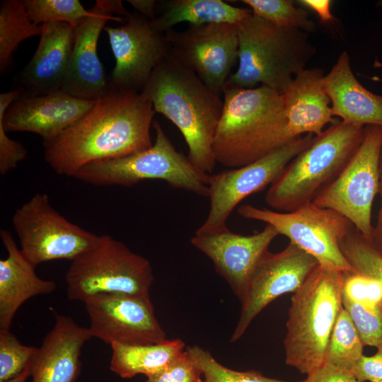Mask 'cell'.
<instances>
[{"mask_svg": "<svg viewBox=\"0 0 382 382\" xmlns=\"http://www.w3.org/2000/svg\"><path fill=\"white\" fill-rule=\"evenodd\" d=\"M155 113L143 93L110 88L79 120L42 141L44 158L57 174L73 177L88 163L148 149Z\"/></svg>", "mask_w": 382, "mask_h": 382, "instance_id": "cell-1", "label": "cell"}, {"mask_svg": "<svg viewBox=\"0 0 382 382\" xmlns=\"http://www.w3.org/2000/svg\"><path fill=\"white\" fill-rule=\"evenodd\" d=\"M141 93L155 112L180 130L190 161L202 172L212 173L216 163L213 141L224 107L221 96L170 52L154 69Z\"/></svg>", "mask_w": 382, "mask_h": 382, "instance_id": "cell-2", "label": "cell"}, {"mask_svg": "<svg viewBox=\"0 0 382 382\" xmlns=\"http://www.w3.org/2000/svg\"><path fill=\"white\" fill-rule=\"evenodd\" d=\"M213 141L216 161L231 168L251 163L291 141L282 93L260 86L226 85Z\"/></svg>", "mask_w": 382, "mask_h": 382, "instance_id": "cell-3", "label": "cell"}, {"mask_svg": "<svg viewBox=\"0 0 382 382\" xmlns=\"http://www.w3.org/2000/svg\"><path fill=\"white\" fill-rule=\"evenodd\" d=\"M237 25L238 67L226 85L250 88L260 84L283 93L316 52L303 30L253 13Z\"/></svg>", "mask_w": 382, "mask_h": 382, "instance_id": "cell-4", "label": "cell"}, {"mask_svg": "<svg viewBox=\"0 0 382 382\" xmlns=\"http://www.w3.org/2000/svg\"><path fill=\"white\" fill-rule=\"evenodd\" d=\"M342 282V272L318 265L291 296L285 361L303 374L325 363L330 336L343 307Z\"/></svg>", "mask_w": 382, "mask_h": 382, "instance_id": "cell-5", "label": "cell"}, {"mask_svg": "<svg viewBox=\"0 0 382 382\" xmlns=\"http://www.w3.org/2000/svg\"><path fill=\"white\" fill-rule=\"evenodd\" d=\"M364 128L339 120L315 136L270 185L266 204L274 211L291 212L312 202L351 158L362 141Z\"/></svg>", "mask_w": 382, "mask_h": 382, "instance_id": "cell-6", "label": "cell"}, {"mask_svg": "<svg viewBox=\"0 0 382 382\" xmlns=\"http://www.w3.org/2000/svg\"><path fill=\"white\" fill-rule=\"evenodd\" d=\"M153 126L156 139L149 149L88 163L73 177L96 186L129 187L146 180H160L173 187L208 197L210 174L198 169L176 150L157 120Z\"/></svg>", "mask_w": 382, "mask_h": 382, "instance_id": "cell-7", "label": "cell"}, {"mask_svg": "<svg viewBox=\"0 0 382 382\" xmlns=\"http://www.w3.org/2000/svg\"><path fill=\"white\" fill-rule=\"evenodd\" d=\"M65 274L71 301L99 294H149L154 274L149 261L109 235L74 260Z\"/></svg>", "mask_w": 382, "mask_h": 382, "instance_id": "cell-8", "label": "cell"}, {"mask_svg": "<svg viewBox=\"0 0 382 382\" xmlns=\"http://www.w3.org/2000/svg\"><path fill=\"white\" fill-rule=\"evenodd\" d=\"M382 127L365 126L362 141L338 174L313 203L337 212L371 242V209L380 188Z\"/></svg>", "mask_w": 382, "mask_h": 382, "instance_id": "cell-9", "label": "cell"}, {"mask_svg": "<svg viewBox=\"0 0 382 382\" xmlns=\"http://www.w3.org/2000/svg\"><path fill=\"white\" fill-rule=\"evenodd\" d=\"M238 213L245 219L272 226L279 235L316 259L320 265L342 272H353L340 242L354 225L337 212L310 202L291 212L245 204L238 207Z\"/></svg>", "mask_w": 382, "mask_h": 382, "instance_id": "cell-10", "label": "cell"}, {"mask_svg": "<svg viewBox=\"0 0 382 382\" xmlns=\"http://www.w3.org/2000/svg\"><path fill=\"white\" fill-rule=\"evenodd\" d=\"M11 221L21 253L35 267L52 260L72 261L100 238L67 220L45 193L34 195L16 210Z\"/></svg>", "mask_w": 382, "mask_h": 382, "instance_id": "cell-11", "label": "cell"}, {"mask_svg": "<svg viewBox=\"0 0 382 382\" xmlns=\"http://www.w3.org/2000/svg\"><path fill=\"white\" fill-rule=\"evenodd\" d=\"M305 134L248 165L210 174L208 183L209 211L195 233H206L227 228L233 210L245 198L271 185L289 163L313 141Z\"/></svg>", "mask_w": 382, "mask_h": 382, "instance_id": "cell-12", "label": "cell"}, {"mask_svg": "<svg viewBox=\"0 0 382 382\" xmlns=\"http://www.w3.org/2000/svg\"><path fill=\"white\" fill-rule=\"evenodd\" d=\"M166 36L170 54L221 96L238 60V25L228 23L190 25Z\"/></svg>", "mask_w": 382, "mask_h": 382, "instance_id": "cell-13", "label": "cell"}, {"mask_svg": "<svg viewBox=\"0 0 382 382\" xmlns=\"http://www.w3.org/2000/svg\"><path fill=\"white\" fill-rule=\"evenodd\" d=\"M84 303L91 337L110 345H151L167 340L149 294L104 293L89 297Z\"/></svg>", "mask_w": 382, "mask_h": 382, "instance_id": "cell-14", "label": "cell"}, {"mask_svg": "<svg viewBox=\"0 0 382 382\" xmlns=\"http://www.w3.org/2000/svg\"><path fill=\"white\" fill-rule=\"evenodd\" d=\"M116 28L105 26L115 65L109 76L112 88L141 92L154 69L170 52L165 33L154 30L137 12Z\"/></svg>", "mask_w": 382, "mask_h": 382, "instance_id": "cell-15", "label": "cell"}, {"mask_svg": "<svg viewBox=\"0 0 382 382\" xmlns=\"http://www.w3.org/2000/svg\"><path fill=\"white\" fill-rule=\"evenodd\" d=\"M92 14L74 27V44L61 91L74 97L97 101L110 90L97 54L100 34L108 21L125 23L129 12L120 0H97Z\"/></svg>", "mask_w": 382, "mask_h": 382, "instance_id": "cell-16", "label": "cell"}, {"mask_svg": "<svg viewBox=\"0 0 382 382\" xmlns=\"http://www.w3.org/2000/svg\"><path fill=\"white\" fill-rule=\"evenodd\" d=\"M318 265L312 255L290 242L279 253L268 252L240 299L241 313L230 341L240 339L255 318L277 297L296 292Z\"/></svg>", "mask_w": 382, "mask_h": 382, "instance_id": "cell-17", "label": "cell"}, {"mask_svg": "<svg viewBox=\"0 0 382 382\" xmlns=\"http://www.w3.org/2000/svg\"><path fill=\"white\" fill-rule=\"evenodd\" d=\"M95 103L61 91L43 96H26L14 89L0 94V122L6 132H33L45 141L55 138L79 120Z\"/></svg>", "mask_w": 382, "mask_h": 382, "instance_id": "cell-18", "label": "cell"}, {"mask_svg": "<svg viewBox=\"0 0 382 382\" xmlns=\"http://www.w3.org/2000/svg\"><path fill=\"white\" fill-rule=\"evenodd\" d=\"M270 224L251 235H242L228 228L219 231L197 233L191 244L207 256L215 270L228 284L240 299L257 266L269 252L268 248L279 236Z\"/></svg>", "mask_w": 382, "mask_h": 382, "instance_id": "cell-19", "label": "cell"}, {"mask_svg": "<svg viewBox=\"0 0 382 382\" xmlns=\"http://www.w3.org/2000/svg\"><path fill=\"white\" fill-rule=\"evenodd\" d=\"M74 44V27L67 23L42 25L37 47L16 77L22 95L43 96L60 91Z\"/></svg>", "mask_w": 382, "mask_h": 382, "instance_id": "cell-20", "label": "cell"}, {"mask_svg": "<svg viewBox=\"0 0 382 382\" xmlns=\"http://www.w3.org/2000/svg\"><path fill=\"white\" fill-rule=\"evenodd\" d=\"M91 337L88 328L69 316L56 315L33 361L31 382H76L82 347Z\"/></svg>", "mask_w": 382, "mask_h": 382, "instance_id": "cell-21", "label": "cell"}, {"mask_svg": "<svg viewBox=\"0 0 382 382\" xmlns=\"http://www.w3.org/2000/svg\"><path fill=\"white\" fill-rule=\"evenodd\" d=\"M324 77L323 69L306 68L294 77L282 93L289 130L294 137L304 134L318 136L327 125L339 120L332 115Z\"/></svg>", "mask_w": 382, "mask_h": 382, "instance_id": "cell-22", "label": "cell"}, {"mask_svg": "<svg viewBox=\"0 0 382 382\" xmlns=\"http://www.w3.org/2000/svg\"><path fill=\"white\" fill-rule=\"evenodd\" d=\"M0 237L7 252V257L0 260V330H3L10 329L24 302L51 294L57 284L37 275L35 267L24 257L8 231L1 229Z\"/></svg>", "mask_w": 382, "mask_h": 382, "instance_id": "cell-23", "label": "cell"}, {"mask_svg": "<svg viewBox=\"0 0 382 382\" xmlns=\"http://www.w3.org/2000/svg\"><path fill=\"white\" fill-rule=\"evenodd\" d=\"M324 83L334 117L355 125L382 127V95L371 92L360 83L346 51L325 75Z\"/></svg>", "mask_w": 382, "mask_h": 382, "instance_id": "cell-24", "label": "cell"}, {"mask_svg": "<svg viewBox=\"0 0 382 382\" xmlns=\"http://www.w3.org/2000/svg\"><path fill=\"white\" fill-rule=\"evenodd\" d=\"M161 13L150 21L156 31L166 33L182 22L190 25L228 23L238 25L252 13L221 0H166L159 3Z\"/></svg>", "mask_w": 382, "mask_h": 382, "instance_id": "cell-25", "label": "cell"}, {"mask_svg": "<svg viewBox=\"0 0 382 382\" xmlns=\"http://www.w3.org/2000/svg\"><path fill=\"white\" fill-rule=\"evenodd\" d=\"M110 369L123 378L138 374L151 376L168 366L185 350V342L179 339L151 345H130L112 343Z\"/></svg>", "mask_w": 382, "mask_h": 382, "instance_id": "cell-26", "label": "cell"}, {"mask_svg": "<svg viewBox=\"0 0 382 382\" xmlns=\"http://www.w3.org/2000/svg\"><path fill=\"white\" fill-rule=\"evenodd\" d=\"M42 25L33 23L23 0H3L0 5V73L11 67L13 54L23 40L40 36Z\"/></svg>", "mask_w": 382, "mask_h": 382, "instance_id": "cell-27", "label": "cell"}, {"mask_svg": "<svg viewBox=\"0 0 382 382\" xmlns=\"http://www.w3.org/2000/svg\"><path fill=\"white\" fill-rule=\"evenodd\" d=\"M363 347L354 325L342 307L330 336L325 363L352 372L364 355Z\"/></svg>", "mask_w": 382, "mask_h": 382, "instance_id": "cell-28", "label": "cell"}, {"mask_svg": "<svg viewBox=\"0 0 382 382\" xmlns=\"http://www.w3.org/2000/svg\"><path fill=\"white\" fill-rule=\"evenodd\" d=\"M340 250L356 272L382 284V253L353 226L340 242Z\"/></svg>", "mask_w": 382, "mask_h": 382, "instance_id": "cell-29", "label": "cell"}, {"mask_svg": "<svg viewBox=\"0 0 382 382\" xmlns=\"http://www.w3.org/2000/svg\"><path fill=\"white\" fill-rule=\"evenodd\" d=\"M252 13L279 26L293 28L306 33L314 32L316 24L308 11L297 8L290 0H243Z\"/></svg>", "mask_w": 382, "mask_h": 382, "instance_id": "cell-30", "label": "cell"}, {"mask_svg": "<svg viewBox=\"0 0 382 382\" xmlns=\"http://www.w3.org/2000/svg\"><path fill=\"white\" fill-rule=\"evenodd\" d=\"M30 21L35 25L46 23H67L74 27L92 14L79 0H23Z\"/></svg>", "mask_w": 382, "mask_h": 382, "instance_id": "cell-31", "label": "cell"}, {"mask_svg": "<svg viewBox=\"0 0 382 382\" xmlns=\"http://www.w3.org/2000/svg\"><path fill=\"white\" fill-rule=\"evenodd\" d=\"M186 349L203 376L204 382H289L266 377L254 371L228 369L217 361L207 350L197 345Z\"/></svg>", "mask_w": 382, "mask_h": 382, "instance_id": "cell-32", "label": "cell"}, {"mask_svg": "<svg viewBox=\"0 0 382 382\" xmlns=\"http://www.w3.org/2000/svg\"><path fill=\"white\" fill-rule=\"evenodd\" d=\"M342 306L349 314L364 346L382 347V303L362 304L342 297Z\"/></svg>", "mask_w": 382, "mask_h": 382, "instance_id": "cell-33", "label": "cell"}, {"mask_svg": "<svg viewBox=\"0 0 382 382\" xmlns=\"http://www.w3.org/2000/svg\"><path fill=\"white\" fill-rule=\"evenodd\" d=\"M37 351L38 348L23 345L9 329L0 330V382L23 371Z\"/></svg>", "mask_w": 382, "mask_h": 382, "instance_id": "cell-34", "label": "cell"}, {"mask_svg": "<svg viewBox=\"0 0 382 382\" xmlns=\"http://www.w3.org/2000/svg\"><path fill=\"white\" fill-rule=\"evenodd\" d=\"M342 297L362 304L382 303V284L376 279L356 272H343Z\"/></svg>", "mask_w": 382, "mask_h": 382, "instance_id": "cell-35", "label": "cell"}, {"mask_svg": "<svg viewBox=\"0 0 382 382\" xmlns=\"http://www.w3.org/2000/svg\"><path fill=\"white\" fill-rule=\"evenodd\" d=\"M201 376L188 352L185 349L163 369L147 377L144 382H196Z\"/></svg>", "mask_w": 382, "mask_h": 382, "instance_id": "cell-36", "label": "cell"}, {"mask_svg": "<svg viewBox=\"0 0 382 382\" xmlns=\"http://www.w3.org/2000/svg\"><path fill=\"white\" fill-rule=\"evenodd\" d=\"M0 122V173L5 175L27 157V150L21 142L10 139Z\"/></svg>", "mask_w": 382, "mask_h": 382, "instance_id": "cell-37", "label": "cell"}, {"mask_svg": "<svg viewBox=\"0 0 382 382\" xmlns=\"http://www.w3.org/2000/svg\"><path fill=\"white\" fill-rule=\"evenodd\" d=\"M361 381H382V347L371 356L363 355L352 371Z\"/></svg>", "mask_w": 382, "mask_h": 382, "instance_id": "cell-38", "label": "cell"}, {"mask_svg": "<svg viewBox=\"0 0 382 382\" xmlns=\"http://www.w3.org/2000/svg\"><path fill=\"white\" fill-rule=\"evenodd\" d=\"M304 382H363L349 371L324 363L307 375Z\"/></svg>", "mask_w": 382, "mask_h": 382, "instance_id": "cell-39", "label": "cell"}, {"mask_svg": "<svg viewBox=\"0 0 382 382\" xmlns=\"http://www.w3.org/2000/svg\"><path fill=\"white\" fill-rule=\"evenodd\" d=\"M297 2L315 12L324 24L333 23L337 20L330 10L332 2L330 0H299Z\"/></svg>", "mask_w": 382, "mask_h": 382, "instance_id": "cell-40", "label": "cell"}, {"mask_svg": "<svg viewBox=\"0 0 382 382\" xmlns=\"http://www.w3.org/2000/svg\"><path fill=\"white\" fill-rule=\"evenodd\" d=\"M380 188L379 195L381 196V207L378 211L377 221L375 226L373 227L371 243L382 253V150L380 161Z\"/></svg>", "mask_w": 382, "mask_h": 382, "instance_id": "cell-41", "label": "cell"}, {"mask_svg": "<svg viewBox=\"0 0 382 382\" xmlns=\"http://www.w3.org/2000/svg\"><path fill=\"white\" fill-rule=\"evenodd\" d=\"M133 8L149 21L156 18L155 13L156 1L154 0H128L127 1Z\"/></svg>", "mask_w": 382, "mask_h": 382, "instance_id": "cell-42", "label": "cell"}, {"mask_svg": "<svg viewBox=\"0 0 382 382\" xmlns=\"http://www.w3.org/2000/svg\"><path fill=\"white\" fill-rule=\"evenodd\" d=\"M33 361L30 362L25 367V369L23 371H22L21 373L3 382H26L28 377L30 376V374H31V368H32Z\"/></svg>", "mask_w": 382, "mask_h": 382, "instance_id": "cell-43", "label": "cell"}, {"mask_svg": "<svg viewBox=\"0 0 382 382\" xmlns=\"http://www.w3.org/2000/svg\"><path fill=\"white\" fill-rule=\"evenodd\" d=\"M196 382H204L203 379H202L201 377H199L197 381Z\"/></svg>", "mask_w": 382, "mask_h": 382, "instance_id": "cell-44", "label": "cell"}, {"mask_svg": "<svg viewBox=\"0 0 382 382\" xmlns=\"http://www.w3.org/2000/svg\"><path fill=\"white\" fill-rule=\"evenodd\" d=\"M378 4L381 7H382V1H378Z\"/></svg>", "mask_w": 382, "mask_h": 382, "instance_id": "cell-45", "label": "cell"}, {"mask_svg": "<svg viewBox=\"0 0 382 382\" xmlns=\"http://www.w3.org/2000/svg\"><path fill=\"white\" fill-rule=\"evenodd\" d=\"M381 382H382V381H381Z\"/></svg>", "mask_w": 382, "mask_h": 382, "instance_id": "cell-46", "label": "cell"}]
</instances>
